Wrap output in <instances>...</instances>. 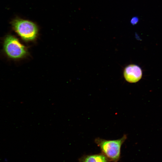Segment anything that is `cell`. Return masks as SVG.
I'll list each match as a JSON object with an SVG mask.
<instances>
[{"label":"cell","instance_id":"cell-1","mask_svg":"<svg viewBox=\"0 0 162 162\" xmlns=\"http://www.w3.org/2000/svg\"><path fill=\"white\" fill-rule=\"evenodd\" d=\"M127 138L126 134L116 140H107L98 137L95 139L94 142L100 147L101 153L110 161L117 162L121 157V146Z\"/></svg>","mask_w":162,"mask_h":162},{"label":"cell","instance_id":"cell-2","mask_svg":"<svg viewBox=\"0 0 162 162\" xmlns=\"http://www.w3.org/2000/svg\"><path fill=\"white\" fill-rule=\"evenodd\" d=\"M11 24L14 30L23 40H32L36 38L38 29L33 22L17 18L14 19Z\"/></svg>","mask_w":162,"mask_h":162},{"label":"cell","instance_id":"cell-3","mask_svg":"<svg viewBox=\"0 0 162 162\" xmlns=\"http://www.w3.org/2000/svg\"><path fill=\"white\" fill-rule=\"evenodd\" d=\"M4 48L7 55L10 58H18L23 57L27 53L25 46L15 37L8 36L5 39Z\"/></svg>","mask_w":162,"mask_h":162},{"label":"cell","instance_id":"cell-5","mask_svg":"<svg viewBox=\"0 0 162 162\" xmlns=\"http://www.w3.org/2000/svg\"><path fill=\"white\" fill-rule=\"evenodd\" d=\"M79 162H110L108 159L102 153L84 155L78 159Z\"/></svg>","mask_w":162,"mask_h":162},{"label":"cell","instance_id":"cell-4","mask_svg":"<svg viewBox=\"0 0 162 162\" xmlns=\"http://www.w3.org/2000/svg\"><path fill=\"white\" fill-rule=\"evenodd\" d=\"M124 76L126 80L130 83L138 82L142 76V71L138 65L130 64L127 66L123 71Z\"/></svg>","mask_w":162,"mask_h":162},{"label":"cell","instance_id":"cell-6","mask_svg":"<svg viewBox=\"0 0 162 162\" xmlns=\"http://www.w3.org/2000/svg\"><path fill=\"white\" fill-rule=\"evenodd\" d=\"M139 21V19L137 16H134L130 20V23L133 25L136 24Z\"/></svg>","mask_w":162,"mask_h":162}]
</instances>
